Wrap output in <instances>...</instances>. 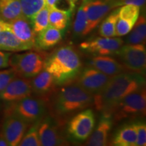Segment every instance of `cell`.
<instances>
[{"mask_svg": "<svg viewBox=\"0 0 146 146\" xmlns=\"http://www.w3.org/2000/svg\"><path fill=\"white\" fill-rule=\"evenodd\" d=\"M145 86L143 74L133 72L119 73L111 76L104 88L94 95L95 106L102 114L110 116L111 110L120 100Z\"/></svg>", "mask_w": 146, "mask_h": 146, "instance_id": "cell-1", "label": "cell"}, {"mask_svg": "<svg viewBox=\"0 0 146 146\" xmlns=\"http://www.w3.org/2000/svg\"><path fill=\"white\" fill-rule=\"evenodd\" d=\"M94 102V96L74 82L57 89L47 102L52 116L60 123L87 109Z\"/></svg>", "mask_w": 146, "mask_h": 146, "instance_id": "cell-2", "label": "cell"}, {"mask_svg": "<svg viewBox=\"0 0 146 146\" xmlns=\"http://www.w3.org/2000/svg\"><path fill=\"white\" fill-rule=\"evenodd\" d=\"M79 55L68 45L58 47L45 58L43 69L50 73L57 86L73 82L82 70Z\"/></svg>", "mask_w": 146, "mask_h": 146, "instance_id": "cell-3", "label": "cell"}, {"mask_svg": "<svg viewBox=\"0 0 146 146\" xmlns=\"http://www.w3.org/2000/svg\"><path fill=\"white\" fill-rule=\"evenodd\" d=\"M146 109L145 86L124 97L115 105L110 116L113 122H119L127 118L143 117Z\"/></svg>", "mask_w": 146, "mask_h": 146, "instance_id": "cell-4", "label": "cell"}, {"mask_svg": "<svg viewBox=\"0 0 146 146\" xmlns=\"http://www.w3.org/2000/svg\"><path fill=\"white\" fill-rule=\"evenodd\" d=\"M47 104L35 96H29L7 104L4 114H12L29 125L39 122L45 116Z\"/></svg>", "mask_w": 146, "mask_h": 146, "instance_id": "cell-5", "label": "cell"}, {"mask_svg": "<svg viewBox=\"0 0 146 146\" xmlns=\"http://www.w3.org/2000/svg\"><path fill=\"white\" fill-rule=\"evenodd\" d=\"M45 58L41 52L30 51L11 55L9 64L18 76L31 78L43 70Z\"/></svg>", "mask_w": 146, "mask_h": 146, "instance_id": "cell-6", "label": "cell"}, {"mask_svg": "<svg viewBox=\"0 0 146 146\" xmlns=\"http://www.w3.org/2000/svg\"><path fill=\"white\" fill-rule=\"evenodd\" d=\"M95 115L91 109H85L71 118L67 125V135L72 141L83 142L91 135L95 127Z\"/></svg>", "mask_w": 146, "mask_h": 146, "instance_id": "cell-7", "label": "cell"}, {"mask_svg": "<svg viewBox=\"0 0 146 146\" xmlns=\"http://www.w3.org/2000/svg\"><path fill=\"white\" fill-rule=\"evenodd\" d=\"M124 68L130 72L143 74L146 67V51L144 44L122 45L116 53Z\"/></svg>", "mask_w": 146, "mask_h": 146, "instance_id": "cell-8", "label": "cell"}, {"mask_svg": "<svg viewBox=\"0 0 146 146\" xmlns=\"http://www.w3.org/2000/svg\"><path fill=\"white\" fill-rule=\"evenodd\" d=\"M63 123L53 116H45L40 120L38 134L41 145L56 146L67 145L68 141L64 136L62 129Z\"/></svg>", "mask_w": 146, "mask_h": 146, "instance_id": "cell-9", "label": "cell"}, {"mask_svg": "<svg viewBox=\"0 0 146 146\" xmlns=\"http://www.w3.org/2000/svg\"><path fill=\"white\" fill-rule=\"evenodd\" d=\"M110 78L111 76L104 74L96 68L87 67L82 68L74 79V83L94 96L104 88Z\"/></svg>", "mask_w": 146, "mask_h": 146, "instance_id": "cell-10", "label": "cell"}, {"mask_svg": "<svg viewBox=\"0 0 146 146\" xmlns=\"http://www.w3.org/2000/svg\"><path fill=\"white\" fill-rule=\"evenodd\" d=\"M84 4L87 19V35L98 27L110 11L118 7L114 0H93Z\"/></svg>", "mask_w": 146, "mask_h": 146, "instance_id": "cell-11", "label": "cell"}, {"mask_svg": "<svg viewBox=\"0 0 146 146\" xmlns=\"http://www.w3.org/2000/svg\"><path fill=\"white\" fill-rule=\"evenodd\" d=\"M123 45V41L120 38L98 36L80 44L83 51L95 56H110L116 54Z\"/></svg>", "mask_w": 146, "mask_h": 146, "instance_id": "cell-12", "label": "cell"}, {"mask_svg": "<svg viewBox=\"0 0 146 146\" xmlns=\"http://www.w3.org/2000/svg\"><path fill=\"white\" fill-rule=\"evenodd\" d=\"M29 126L14 115L4 114L1 132L9 146H16L19 145Z\"/></svg>", "mask_w": 146, "mask_h": 146, "instance_id": "cell-13", "label": "cell"}, {"mask_svg": "<svg viewBox=\"0 0 146 146\" xmlns=\"http://www.w3.org/2000/svg\"><path fill=\"white\" fill-rule=\"evenodd\" d=\"M32 94L31 78L17 76L0 94V99L8 104L31 96Z\"/></svg>", "mask_w": 146, "mask_h": 146, "instance_id": "cell-14", "label": "cell"}, {"mask_svg": "<svg viewBox=\"0 0 146 146\" xmlns=\"http://www.w3.org/2000/svg\"><path fill=\"white\" fill-rule=\"evenodd\" d=\"M31 81L33 94L36 98L44 101L47 104L57 89V85L50 73L43 69L36 76L33 77Z\"/></svg>", "mask_w": 146, "mask_h": 146, "instance_id": "cell-15", "label": "cell"}, {"mask_svg": "<svg viewBox=\"0 0 146 146\" xmlns=\"http://www.w3.org/2000/svg\"><path fill=\"white\" fill-rule=\"evenodd\" d=\"M9 29L20 41L29 45L31 49L35 48V39L36 35L35 33L29 20L22 15L16 19L7 22Z\"/></svg>", "mask_w": 146, "mask_h": 146, "instance_id": "cell-16", "label": "cell"}, {"mask_svg": "<svg viewBox=\"0 0 146 146\" xmlns=\"http://www.w3.org/2000/svg\"><path fill=\"white\" fill-rule=\"evenodd\" d=\"M113 120L108 115L102 114L99 123L87 139L86 145L104 146L107 145Z\"/></svg>", "mask_w": 146, "mask_h": 146, "instance_id": "cell-17", "label": "cell"}, {"mask_svg": "<svg viewBox=\"0 0 146 146\" xmlns=\"http://www.w3.org/2000/svg\"><path fill=\"white\" fill-rule=\"evenodd\" d=\"M89 64L90 67L109 76H113L125 70L121 64L108 56H95L89 60Z\"/></svg>", "mask_w": 146, "mask_h": 146, "instance_id": "cell-18", "label": "cell"}, {"mask_svg": "<svg viewBox=\"0 0 146 146\" xmlns=\"http://www.w3.org/2000/svg\"><path fill=\"white\" fill-rule=\"evenodd\" d=\"M62 38L61 31L48 25L36 35L35 47L43 50H49L57 45Z\"/></svg>", "mask_w": 146, "mask_h": 146, "instance_id": "cell-19", "label": "cell"}, {"mask_svg": "<svg viewBox=\"0 0 146 146\" xmlns=\"http://www.w3.org/2000/svg\"><path fill=\"white\" fill-rule=\"evenodd\" d=\"M30 50L32 49L20 41L11 31L7 23L5 28L0 32V50L5 52H22Z\"/></svg>", "mask_w": 146, "mask_h": 146, "instance_id": "cell-20", "label": "cell"}, {"mask_svg": "<svg viewBox=\"0 0 146 146\" xmlns=\"http://www.w3.org/2000/svg\"><path fill=\"white\" fill-rule=\"evenodd\" d=\"M137 131L135 122L125 123L115 133L112 139L114 145L136 146Z\"/></svg>", "mask_w": 146, "mask_h": 146, "instance_id": "cell-21", "label": "cell"}, {"mask_svg": "<svg viewBox=\"0 0 146 146\" xmlns=\"http://www.w3.org/2000/svg\"><path fill=\"white\" fill-rule=\"evenodd\" d=\"M23 15L20 0H0V18L10 22Z\"/></svg>", "mask_w": 146, "mask_h": 146, "instance_id": "cell-22", "label": "cell"}, {"mask_svg": "<svg viewBox=\"0 0 146 146\" xmlns=\"http://www.w3.org/2000/svg\"><path fill=\"white\" fill-rule=\"evenodd\" d=\"M118 17V8L113 11L104 20L99 29V34L101 36L114 37L116 36L115 27Z\"/></svg>", "mask_w": 146, "mask_h": 146, "instance_id": "cell-23", "label": "cell"}, {"mask_svg": "<svg viewBox=\"0 0 146 146\" xmlns=\"http://www.w3.org/2000/svg\"><path fill=\"white\" fill-rule=\"evenodd\" d=\"M51 8L45 4L43 8L31 20V24L35 33L37 35L49 25V14Z\"/></svg>", "mask_w": 146, "mask_h": 146, "instance_id": "cell-24", "label": "cell"}, {"mask_svg": "<svg viewBox=\"0 0 146 146\" xmlns=\"http://www.w3.org/2000/svg\"><path fill=\"white\" fill-rule=\"evenodd\" d=\"M70 20V14L55 8H51L49 14V25L59 30H64Z\"/></svg>", "mask_w": 146, "mask_h": 146, "instance_id": "cell-25", "label": "cell"}, {"mask_svg": "<svg viewBox=\"0 0 146 146\" xmlns=\"http://www.w3.org/2000/svg\"><path fill=\"white\" fill-rule=\"evenodd\" d=\"M22 13L27 19L31 20L45 4V0H20Z\"/></svg>", "mask_w": 146, "mask_h": 146, "instance_id": "cell-26", "label": "cell"}, {"mask_svg": "<svg viewBox=\"0 0 146 146\" xmlns=\"http://www.w3.org/2000/svg\"><path fill=\"white\" fill-rule=\"evenodd\" d=\"M87 19L84 3L77 11L75 20L73 24V33L78 36H86Z\"/></svg>", "mask_w": 146, "mask_h": 146, "instance_id": "cell-27", "label": "cell"}, {"mask_svg": "<svg viewBox=\"0 0 146 146\" xmlns=\"http://www.w3.org/2000/svg\"><path fill=\"white\" fill-rule=\"evenodd\" d=\"M39 122H36L32 125H31L25 133V135L20 142V146H40L39 139V134H38V127H39Z\"/></svg>", "mask_w": 146, "mask_h": 146, "instance_id": "cell-28", "label": "cell"}, {"mask_svg": "<svg viewBox=\"0 0 146 146\" xmlns=\"http://www.w3.org/2000/svg\"><path fill=\"white\" fill-rule=\"evenodd\" d=\"M140 7L132 4H127L118 8V17L131 22L135 25L139 17Z\"/></svg>", "mask_w": 146, "mask_h": 146, "instance_id": "cell-29", "label": "cell"}, {"mask_svg": "<svg viewBox=\"0 0 146 146\" xmlns=\"http://www.w3.org/2000/svg\"><path fill=\"white\" fill-rule=\"evenodd\" d=\"M134 24L131 22L118 17L117 21L115 27V33L116 36H124L129 33L133 29Z\"/></svg>", "mask_w": 146, "mask_h": 146, "instance_id": "cell-30", "label": "cell"}, {"mask_svg": "<svg viewBox=\"0 0 146 146\" xmlns=\"http://www.w3.org/2000/svg\"><path fill=\"white\" fill-rule=\"evenodd\" d=\"M17 76L16 71L12 68L0 70V94L2 92L7 85Z\"/></svg>", "mask_w": 146, "mask_h": 146, "instance_id": "cell-31", "label": "cell"}, {"mask_svg": "<svg viewBox=\"0 0 146 146\" xmlns=\"http://www.w3.org/2000/svg\"><path fill=\"white\" fill-rule=\"evenodd\" d=\"M137 131L136 146L146 145V125L142 120L135 122Z\"/></svg>", "mask_w": 146, "mask_h": 146, "instance_id": "cell-32", "label": "cell"}, {"mask_svg": "<svg viewBox=\"0 0 146 146\" xmlns=\"http://www.w3.org/2000/svg\"><path fill=\"white\" fill-rule=\"evenodd\" d=\"M52 8L70 14L74 10V2L72 0H56Z\"/></svg>", "mask_w": 146, "mask_h": 146, "instance_id": "cell-33", "label": "cell"}, {"mask_svg": "<svg viewBox=\"0 0 146 146\" xmlns=\"http://www.w3.org/2000/svg\"><path fill=\"white\" fill-rule=\"evenodd\" d=\"M133 30H134L139 35L141 36L145 41L146 38V21L145 17L143 15H141L140 17H138L134 26L133 27Z\"/></svg>", "mask_w": 146, "mask_h": 146, "instance_id": "cell-34", "label": "cell"}, {"mask_svg": "<svg viewBox=\"0 0 146 146\" xmlns=\"http://www.w3.org/2000/svg\"><path fill=\"white\" fill-rule=\"evenodd\" d=\"M130 34L128 36L127 39V44H144L145 45V41L141 36L139 35L138 33L133 30L132 31L129 32Z\"/></svg>", "mask_w": 146, "mask_h": 146, "instance_id": "cell-35", "label": "cell"}, {"mask_svg": "<svg viewBox=\"0 0 146 146\" xmlns=\"http://www.w3.org/2000/svg\"><path fill=\"white\" fill-rule=\"evenodd\" d=\"M12 55L10 52H5L0 50V69L5 68L10 66L9 60Z\"/></svg>", "mask_w": 146, "mask_h": 146, "instance_id": "cell-36", "label": "cell"}, {"mask_svg": "<svg viewBox=\"0 0 146 146\" xmlns=\"http://www.w3.org/2000/svg\"><path fill=\"white\" fill-rule=\"evenodd\" d=\"M118 7L123 5L132 4L137 5L139 7H143L145 3V0H114Z\"/></svg>", "mask_w": 146, "mask_h": 146, "instance_id": "cell-37", "label": "cell"}, {"mask_svg": "<svg viewBox=\"0 0 146 146\" xmlns=\"http://www.w3.org/2000/svg\"><path fill=\"white\" fill-rule=\"evenodd\" d=\"M8 143L7 142L6 139H5L4 136L0 131V146H8Z\"/></svg>", "mask_w": 146, "mask_h": 146, "instance_id": "cell-38", "label": "cell"}, {"mask_svg": "<svg viewBox=\"0 0 146 146\" xmlns=\"http://www.w3.org/2000/svg\"><path fill=\"white\" fill-rule=\"evenodd\" d=\"M6 22L4 21L3 20H2L0 18V32L5 28V26H6Z\"/></svg>", "mask_w": 146, "mask_h": 146, "instance_id": "cell-39", "label": "cell"}, {"mask_svg": "<svg viewBox=\"0 0 146 146\" xmlns=\"http://www.w3.org/2000/svg\"><path fill=\"white\" fill-rule=\"evenodd\" d=\"M56 1V0H45V4L47 5L49 7H50V8H52Z\"/></svg>", "mask_w": 146, "mask_h": 146, "instance_id": "cell-40", "label": "cell"}, {"mask_svg": "<svg viewBox=\"0 0 146 146\" xmlns=\"http://www.w3.org/2000/svg\"><path fill=\"white\" fill-rule=\"evenodd\" d=\"M93 1V0H83V3L84 2H87V1Z\"/></svg>", "mask_w": 146, "mask_h": 146, "instance_id": "cell-41", "label": "cell"}, {"mask_svg": "<svg viewBox=\"0 0 146 146\" xmlns=\"http://www.w3.org/2000/svg\"><path fill=\"white\" fill-rule=\"evenodd\" d=\"M72 1H74V2H76V1H77V0H72Z\"/></svg>", "mask_w": 146, "mask_h": 146, "instance_id": "cell-42", "label": "cell"}, {"mask_svg": "<svg viewBox=\"0 0 146 146\" xmlns=\"http://www.w3.org/2000/svg\"></svg>", "mask_w": 146, "mask_h": 146, "instance_id": "cell-43", "label": "cell"}]
</instances>
